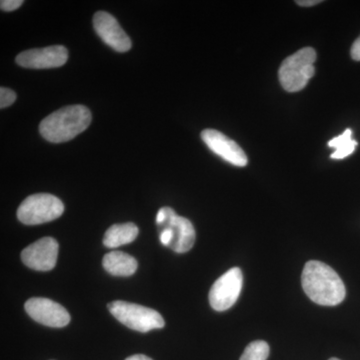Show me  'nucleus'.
I'll return each instance as SVG.
<instances>
[{"label":"nucleus","mask_w":360,"mask_h":360,"mask_svg":"<svg viewBox=\"0 0 360 360\" xmlns=\"http://www.w3.org/2000/svg\"><path fill=\"white\" fill-rule=\"evenodd\" d=\"M125 360H153L150 357L146 356V355L143 354H135L131 355V356L127 357Z\"/></svg>","instance_id":"412c9836"},{"label":"nucleus","mask_w":360,"mask_h":360,"mask_svg":"<svg viewBox=\"0 0 360 360\" xmlns=\"http://www.w3.org/2000/svg\"><path fill=\"white\" fill-rule=\"evenodd\" d=\"M316 52L311 47H304L284 59L278 71L281 86L288 92L300 91L314 75Z\"/></svg>","instance_id":"7ed1b4c3"},{"label":"nucleus","mask_w":360,"mask_h":360,"mask_svg":"<svg viewBox=\"0 0 360 360\" xmlns=\"http://www.w3.org/2000/svg\"><path fill=\"white\" fill-rule=\"evenodd\" d=\"M65 212L63 201L49 193L28 196L18 210V217L26 225H37L58 219Z\"/></svg>","instance_id":"39448f33"},{"label":"nucleus","mask_w":360,"mask_h":360,"mask_svg":"<svg viewBox=\"0 0 360 360\" xmlns=\"http://www.w3.org/2000/svg\"><path fill=\"white\" fill-rule=\"evenodd\" d=\"M91 122V112L84 105H70L54 111L39 125L44 139L52 143L70 141L84 132Z\"/></svg>","instance_id":"f03ea898"},{"label":"nucleus","mask_w":360,"mask_h":360,"mask_svg":"<svg viewBox=\"0 0 360 360\" xmlns=\"http://www.w3.org/2000/svg\"><path fill=\"white\" fill-rule=\"evenodd\" d=\"M302 283L304 292L317 304L335 307L345 298V283L335 270L323 262H307L302 271Z\"/></svg>","instance_id":"f257e3e1"},{"label":"nucleus","mask_w":360,"mask_h":360,"mask_svg":"<svg viewBox=\"0 0 360 360\" xmlns=\"http://www.w3.org/2000/svg\"><path fill=\"white\" fill-rule=\"evenodd\" d=\"M329 360H340V359H335V357H333V359H330Z\"/></svg>","instance_id":"4be33fe9"},{"label":"nucleus","mask_w":360,"mask_h":360,"mask_svg":"<svg viewBox=\"0 0 360 360\" xmlns=\"http://www.w3.org/2000/svg\"><path fill=\"white\" fill-rule=\"evenodd\" d=\"M22 0H1L0 7L4 11H13L22 6Z\"/></svg>","instance_id":"a211bd4d"},{"label":"nucleus","mask_w":360,"mask_h":360,"mask_svg":"<svg viewBox=\"0 0 360 360\" xmlns=\"http://www.w3.org/2000/svg\"><path fill=\"white\" fill-rule=\"evenodd\" d=\"M94 30L108 46L118 52H127L131 49V40L124 32L118 21L105 11H98L94 16Z\"/></svg>","instance_id":"f8f14e48"},{"label":"nucleus","mask_w":360,"mask_h":360,"mask_svg":"<svg viewBox=\"0 0 360 360\" xmlns=\"http://www.w3.org/2000/svg\"><path fill=\"white\" fill-rule=\"evenodd\" d=\"M104 269L115 276H130L136 271V259L122 251H111L104 255L103 260Z\"/></svg>","instance_id":"ddd939ff"},{"label":"nucleus","mask_w":360,"mask_h":360,"mask_svg":"<svg viewBox=\"0 0 360 360\" xmlns=\"http://www.w3.org/2000/svg\"><path fill=\"white\" fill-rule=\"evenodd\" d=\"M110 314L125 326L139 333L165 328V321L160 312L143 305L115 300L108 305Z\"/></svg>","instance_id":"20e7f679"},{"label":"nucleus","mask_w":360,"mask_h":360,"mask_svg":"<svg viewBox=\"0 0 360 360\" xmlns=\"http://www.w3.org/2000/svg\"><path fill=\"white\" fill-rule=\"evenodd\" d=\"M269 352L267 342L264 340L252 341L246 347L239 360H266Z\"/></svg>","instance_id":"dca6fc26"},{"label":"nucleus","mask_w":360,"mask_h":360,"mask_svg":"<svg viewBox=\"0 0 360 360\" xmlns=\"http://www.w3.org/2000/svg\"><path fill=\"white\" fill-rule=\"evenodd\" d=\"M68 59V51L63 45L30 49L16 56V63L32 70H47L65 65Z\"/></svg>","instance_id":"1a4fd4ad"},{"label":"nucleus","mask_w":360,"mask_h":360,"mask_svg":"<svg viewBox=\"0 0 360 360\" xmlns=\"http://www.w3.org/2000/svg\"><path fill=\"white\" fill-rule=\"evenodd\" d=\"M201 139L215 155L224 158L236 167L248 165V156L236 141L215 129H205L201 132Z\"/></svg>","instance_id":"9b49d317"},{"label":"nucleus","mask_w":360,"mask_h":360,"mask_svg":"<svg viewBox=\"0 0 360 360\" xmlns=\"http://www.w3.org/2000/svg\"><path fill=\"white\" fill-rule=\"evenodd\" d=\"M321 0H300L296 1V4L300 6H314L315 4H321Z\"/></svg>","instance_id":"aec40b11"},{"label":"nucleus","mask_w":360,"mask_h":360,"mask_svg":"<svg viewBox=\"0 0 360 360\" xmlns=\"http://www.w3.org/2000/svg\"><path fill=\"white\" fill-rule=\"evenodd\" d=\"M350 54H352V58H354V60L360 61V37L355 40L354 44H352Z\"/></svg>","instance_id":"6ab92c4d"},{"label":"nucleus","mask_w":360,"mask_h":360,"mask_svg":"<svg viewBox=\"0 0 360 360\" xmlns=\"http://www.w3.org/2000/svg\"><path fill=\"white\" fill-rule=\"evenodd\" d=\"M59 245L52 238H40L21 252L23 264L39 271H49L58 262Z\"/></svg>","instance_id":"9d476101"},{"label":"nucleus","mask_w":360,"mask_h":360,"mask_svg":"<svg viewBox=\"0 0 360 360\" xmlns=\"http://www.w3.org/2000/svg\"><path fill=\"white\" fill-rule=\"evenodd\" d=\"M25 310L33 321L49 328H65L70 322L68 310L49 298H30L25 302Z\"/></svg>","instance_id":"6e6552de"},{"label":"nucleus","mask_w":360,"mask_h":360,"mask_svg":"<svg viewBox=\"0 0 360 360\" xmlns=\"http://www.w3.org/2000/svg\"><path fill=\"white\" fill-rule=\"evenodd\" d=\"M352 130L347 129L340 134L328 142L329 148H335V153L331 155L333 160H343L354 153L356 148L357 141L352 139Z\"/></svg>","instance_id":"2eb2a0df"},{"label":"nucleus","mask_w":360,"mask_h":360,"mask_svg":"<svg viewBox=\"0 0 360 360\" xmlns=\"http://www.w3.org/2000/svg\"><path fill=\"white\" fill-rule=\"evenodd\" d=\"M155 222L158 229H167L172 232V243L168 246L170 250L184 253L193 248L196 234L191 220L179 217L172 207H162L158 210Z\"/></svg>","instance_id":"423d86ee"},{"label":"nucleus","mask_w":360,"mask_h":360,"mask_svg":"<svg viewBox=\"0 0 360 360\" xmlns=\"http://www.w3.org/2000/svg\"><path fill=\"white\" fill-rule=\"evenodd\" d=\"M139 229L132 222L115 224L106 231L103 238V245L108 248H116L129 245L139 236Z\"/></svg>","instance_id":"4468645a"},{"label":"nucleus","mask_w":360,"mask_h":360,"mask_svg":"<svg viewBox=\"0 0 360 360\" xmlns=\"http://www.w3.org/2000/svg\"><path fill=\"white\" fill-rule=\"evenodd\" d=\"M243 274L240 269L233 267L225 272L213 283L210 291V303L217 311H225L233 307L243 290Z\"/></svg>","instance_id":"0eeeda50"},{"label":"nucleus","mask_w":360,"mask_h":360,"mask_svg":"<svg viewBox=\"0 0 360 360\" xmlns=\"http://www.w3.org/2000/svg\"><path fill=\"white\" fill-rule=\"evenodd\" d=\"M16 101V94L13 90L2 86L0 89V108H6L13 105Z\"/></svg>","instance_id":"f3484780"}]
</instances>
